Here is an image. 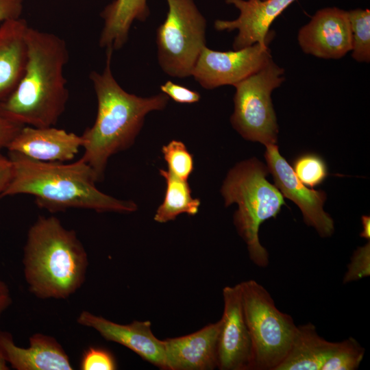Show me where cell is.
Returning <instances> with one entry per match:
<instances>
[{
    "mask_svg": "<svg viewBox=\"0 0 370 370\" xmlns=\"http://www.w3.org/2000/svg\"><path fill=\"white\" fill-rule=\"evenodd\" d=\"M162 153L170 172L187 181L194 169L193 156L186 145L179 140H171L162 148Z\"/></svg>",
    "mask_w": 370,
    "mask_h": 370,
    "instance_id": "cell-25",
    "label": "cell"
},
{
    "mask_svg": "<svg viewBox=\"0 0 370 370\" xmlns=\"http://www.w3.org/2000/svg\"><path fill=\"white\" fill-rule=\"evenodd\" d=\"M352 32V56L358 62H370V11L357 8L347 11Z\"/></svg>",
    "mask_w": 370,
    "mask_h": 370,
    "instance_id": "cell-22",
    "label": "cell"
},
{
    "mask_svg": "<svg viewBox=\"0 0 370 370\" xmlns=\"http://www.w3.org/2000/svg\"><path fill=\"white\" fill-rule=\"evenodd\" d=\"M77 321L95 330L106 341L125 346L147 362L166 369L164 341L153 334L149 321L120 324L84 310L78 315Z\"/></svg>",
    "mask_w": 370,
    "mask_h": 370,
    "instance_id": "cell-14",
    "label": "cell"
},
{
    "mask_svg": "<svg viewBox=\"0 0 370 370\" xmlns=\"http://www.w3.org/2000/svg\"><path fill=\"white\" fill-rule=\"evenodd\" d=\"M26 40L23 75L14 91L0 103V114L22 125L53 127L69 99L64 74L69 58L67 46L59 36L29 26Z\"/></svg>",
    "mask_w": 370,
    "mask_h": 370,
    "instance_id": "cell-1",
    "label": "cell"
},
{
    "mask_svg": "<svg viewBox=\"0 0 370 370\" xmlns=\"http://www.w3.org/2000/svg\"><path fill=\"white\" fill-rule=\"evenodd\" d=\"M302 51L324 59H340L352 50V32L347 11L325 8L318 10L299 31Z\"/></svg>",
    "mask_w": 370,
    "mask_h": 370,
    "instance_id": "cell-12",
    "label": "cell"
},
{
    "mask_svg": "<svg viewBox=\"0 0 370 370\" xmlns=\"http://www.w3.org/2000/svg\"><path fill=\"white\" fill-rule=\"evenodd\" d=\"M29 25L21 18L0 25V103L20 82L27 64V30Z\"/></svg>",
    "mask_w": 370,
    "mask_h": 370,
    "instance_id": "cell-18",
    "label": "cell"
},
{
    "mask_svg": "<svg viewBox=\"0 0 370 370\" xmlns=\"http://www.w3.org/2000/svg\"><path fill=\"white\" fill-rule=\"evenodd\" d=\"M23 0H0V22L21 18Z\"/></svg>",
    "mask_w": 370,
    "mask_h": 370,
    "instance_id": "cell-30",
    "label": "cell"
},
{
    "mask_svg": "<svg viewBox=\"0 0 370 370\" xmlns=\"http://www.w3.org/2000/svg\"><path fill=\"white\" fill-rule=\"evenodd\" d=\"M266 147L264 157L268 171L274 179L275 186L282 195L297 205L306 225L313 227L321 237L330 236L334 231V223L323 210L325 193L309 188L303 184L295 175L293 168L281 156L275 144Z\"/></svg>",
    "mask_w": 370,
    "mask_h": 370,
    "instance_id": "cell-10",
    "label": "cell"
},
{
    "mask_svg": "<svg viewBox=\"0 0 370 370\" xmlns=\"http://www.w3.org/2000/svg\"><path fill=\"white\" fill-rule=\"evenodd\" d=\"M370 275V243L359 247L354 252L347 271L343 278V283L359 280Z\"/></svg>",
    "mask_w": 370,
    "mask_h": 370,
    "instance_id": "cell-27",
    "label": "cell"
},
{
    "mask_svg": "<svg viewBox=\"0 0 370 370\" xmlns=\"http://www.w3.org/2000/svg\"><path fill=\"white\" fill-rule=\"evenodd\" d=\"M365 349L352 337L337 342L321 370H354L358 368Z\"/></svg>",
    "mask_w": 370,
    "mask_h": 370,
    "instance_id": "cell-23",
    "label": "cell"
},
{
    "mask_svg": "<svg viewBox=\"0 0 370 370\" xmlns=\"http://www.w3.org/2000/svg\"><path fill=\"white\" fill-rule=\"evenodd\" d=\"M269 45L256 43L234 51H219L205 46L191 76L206 89L234 86L260 69L272 58Z\"/></svg>",
    "mask_w": 370,
    "mask_h": 370,
    "instance_id": "cell-9",
    "label": "cell"
},
{
    "mask_svg": "<svg viewBox=\"0 0 370 370\" xmlns=\"http://www.w3.org/2000/svg\"><path fill=\"white\" fill-rule=\"evenodd\" d=\"M295 0H225L235 6L239 16L234 20L215 21L216 30H238L233 42L234 50H238L256 43L269 45L273 35L270 26L274 20Z\"/></svg>",
    "mask_w": 370,
    "mask_h": 370,
    "instance_id": "cell-13",
    "label": "cell"
},
{
    "mask_svg": "<svg viewBox=\"0 0 370 370\" xmlns=\"http://www.w3.org/2000/svg\"><path fill=\"white\" fill-rule=\"evenodd\" d=\"M223 312L217 343V369L250 370L252 345L245 319L240 284L223 289Z\"/></svg>",
    "mask_w": 370,
    "mask_h": 370,
    "instance_id": "cell-11",
    "label": "cell"
},
{
    "mask_svg": "<svg viewBox=\"0 0 370 370\" xmlns=\"http://www.w3.org/2000/svg\"><path fill=\"white\" fill-rule=\"evenodd\" d=\"M284 70L273 59L234 86L233 127L246 140L264 145L275 144L278 126L271 92L284 81Z\"/></svg>",
    "mask_w": 370,
    "mask_h": 370,
    "instance_id": "cell-8",
    "label": "cell"
},
{
    "mask_svg": "<svg viewBox=\"0 0 370 370\" xmlns=\"http://www.w3.org/2000/svg\"><path fill=\"white\" fill-rule=\"evenodd\" d=\"M23 265L28 289L35 297L64 299L84 284L88 258L74 230L56 217L40 216L27 232Z\"/></svg>",
    "mask_w": 370,
    "mask_h": 370,
    "instance_id": "cell-4",
    "label": "cell"
},
{
    "mask_svg": "<svg viewBox=\"0 0 370 370\" xmlns=\"http://www.w3.org/2000/svg\"><path fill=\"white\" fill-rule=\"evenodd\" d=\"M12 175V164L10 159L0 152V197L8 186Z\"/></svg>",
    "mask_w": 370,
    "mask_h": 370,
    "instance_id": "cell-31",
    "label": "cell"
},
{
    "mask_svg": "<svg viewBox=\"0 0 370 370\" xmlns=\"http://www.w3.org/2000/svg\"><path fill=\"white\" fill-rule=\"evenodd\" d=\"M336 343L320 336L312 323L298 325L290 350L276 370H321Z\"/></svg>",
    "mask_w": 370,
    "mask_h": 370,
    "instance_id": "cell-20",
    "label": "cell"
},
{
    "mask_svg": "<svg viewBox=\"0 0 370 370\" xmlns=\"http://www.w3.org/2000/svg\"><path fill=\"white\" fill-rule=\"evenodd\" d=\"M160 90L169 98L180 103H194L200 100V94L171 81H167L160 86Z\"/></svg>",
    "mask_w": 370,
    "mask_h": 370,
    "instance_id": "cell-28",
    "label": "cell"
},
{
    "mask_svg": "<svg viewBox=\"0 0 370 370\" xmlns=\"http://www.w3.org/2000/svg\"><path fill=\"white\" fill-rule=\"evenodd\" d=\"M293 170L298 180L310 188L322 184L328 174L324 160L314 153H306L297 157Z\"/></svg>",
    "mask_w": 370,
    "mask_h": 370,
    "instance_id": "cell-24",
    "label": "cell"
},
{
    "mask_svg": "<svg viewBox=\"0 0 370 370\" xmlns=\"http://www.w3.org/2000/svg\"><path fill=\"white\" fill-rule=\"evenodd\" d=\"M240 285L252 345L250 370H276L290 350L297 325L289 314L278 309L262 285L254 280Z\"/></svg>",
    "mask_w": 370,
    "mask_h": 370,
    "instance_id": "cell-6",
    "label": "cell"
},
{
    "mask_svg": "<svg viewBox=\"0 0 370 370\" xmlns=\"http://www.w3.org/2000/svg\"><path fill=\"white\" fill-rule=\"evenodd\" d=\"M220 321L193 333L163 340L167 370H213L217 368Z\"/></svg>",
    "mask_w": 370,
    "mask_h": 370,
    "instance_id": "cell-16",
    "label": "cell"
},
{
    "mask_svg": "<svg viewBox=\"0 0 370 370\" xmlns=\"http://www.w3.org/2000/svg\"><path fill=\"white\" fill-rule=\"evenodd\" d=\"M23 126L0 114V150L7 148L10 141Z\"/></svg>",
    "mask_w": 370,
    "mask_h": 370,
    "instance_id": "cell-29",
    "label": "cell"
},
{
    "mask_svg": "<svg viewBox=\"0 0 370 370\" xmlns=\"http://www.w3.org/2000/svg\"><path fill=\"white\" fill-rule=\"evenodd\" d=\"M268 172L256 158L245 160L229 171L221 190L226 207L238 204L234 225L247 245L249 258L260 267L269 262V253L259 240L260 226L275 218L286 204L278 188L266 179Z\"/></svg>",
    "mask_w": 370,
    "mask_h": 370,
    "instance_id": "cell-5",
    "label": "cell"
},
{
    "mask_svg": "<svg viewBox=\"0 0 370 370\" xmlns=\"http://www.w3.org/2000/svg\"><path fill=\"white\" fill-rule=\"evenodd\" d=\"M82 146L81 136L53 127L24 125L7 147L32 160L64 162L71 160Z\"/></svg>",
    "mask_w": 370,
    "mask_h": 370,
    "instance_id": "cell-15",
    "label": "cell"
},
{
    "mask_svg": "<svg viewBox=\"0 0 370 370\" xmlns=\"http://www.w3.org/2000/svg\"><path fill=\"white\" fill-rule=\"evenodd\" d=\"M168 12L156 31L158 61L173 77L191 76L206 46V21L193 0H166Z\"/></svg>",
    "mask_w": 370,
    "mask_h": 370,
    "instance_id": "cell-7",
    "label": "cell"
},
{
    "mask_svg": "<svg viewBox=\"0 0 370 370\" xmlns=\"http://www.w3.org/2000/svg\"><path fill=\"white\" fill-rule=\"evenodd\" d=\"M149 14L147 0H114L101 12L103 20L99 43L118 50L126 43L134 21H144Z\"/></svg>",
    "mask_w": 370,
    "mask_h": 370,
    "instance_id": "cell-19",
    "label": "cell"
},
{
    "mask_svg": "<svg viewBox=\"0 0 370 370\" xmlns=\"http://www.w3.org/2000/svg\"><path fill=\"white\" fill-rule=\"evenodd\" d=\"M0 345L7 362L16 370H72L69 356L53 336L33 334L27 347L15 344L12 335L0 331Z\"/></svg>",
    "mask_w": 370,
    "mask_h": 370,
    "instance_id": "cell-17",
    "label": "cell"
},
{
    "mask_svg": "<svg viewBox=\"0 0 370 370\" xmlns=\"http://www.w3.org/2000/svg\"><path fill=\"white\" fill-rule=\"evenodd\" d=\"M362 225V231L360 236L364 238L369 240L370 238V217L367 215H362L361 217Z\"/></svg>",
    "mask_w": 370,
    "mask_h": 370,
    "instance_id": "cell-33",
    "label": "cell"
},
{
    "mask_svg": "<svg viewBox=\"0 0 370 370\" xmlns=\"http://www.w3.org/2000/svg\"><path fill=\"white\" fill-rule=\"evenodd\" d=\"M8 157L12 175L0 199L29 195L39 208L51 212L80 208L131 213L138 208L132 201L118 199L99 190L93 170L82 158L72 163L42 162L12 151Z\"/></svg>",
    "mask_w": 370,
    "mask_h": 370,
    "instance_id": "cell-2",
    "label": "cell"
},
{
    "mask_svg": "<svg viewBox=\"0 0 370 370\" xmlns=\"http://www.w3.org/2000/svg\"><path fill=\"white\" fill-rule=\"evenodd\" d=\"M10 369L4 352L0 345V370Z\"/></svg>",
    "mask_w": 370,
    "mask_h": 370,
    "instance_id": "cell-34",
    "label": "cell"
},
{
    "mask_svg": "<svg viewBox=\"0 0 370 370\" xmlns=\"http://www.w3.org/2000/svg\"><path fill=\"white\" fill-rule=\"evenodd\" d=\"M12 303V297L8 285L0 279V318Z\"/></svg>",
    "mask_w": 370,
    "mask_h": 370,
    "instance_id": "cell-32",
    "label": "cell"
},
{
    "mask_svg": "<svg viewBox=\"0 0 370 370\" xmlns=\"http://www.w3.org/2000/svg\"><path fill=\"white\" fill-rule=\"evenodd\" d=\"M160 174L165 179L166 187L164 199L154 214V221L164 223L175 220L183 213L195 215L201 203L199 199L192 197L187 181L177 177L169 170L160 169Z\"/></svg>",
    "mask_w": 370,
    "mask_h": 370,
    "instance_id": "cell-21",
    "label": "cell"
},
{
    "mask_svg": "<svg viewBox=\"0 0 370 370\" xmlns=\"http://www.w3.org/2000/svg\"><path fill=\"white\" fill-rule=\"evenodd\" d=\"M79 367L82 370H114L117 369V363L110 351L90 346L82 354Z\"/></svg>",
    "mask_w": 370,
    "mask_h": 370,
    "instance_id": "cell-26",
    "label": "cell"
},
{
    "mask_svg": "<svg viewBox=\"0 0 370 370\" xmlns=\"http://www.w3.org/2000/svg\"><path fill=\"white\" fill-rule=\"evenodd\" d=\"M113 50L106 49V66L101 73L92 71L97 112L94 124L81 135L82 158L92 168L97 182L103 179L110 157L130 147L141 130L145 116L165 108L169 97L164 93L142 97L125 91L111 70Z\"/></svg>",
    "mask_w": 370,
    "mask_h": 370,
    "instance_id": "cell-3",
    "label": "cell"
}]
</instances>
